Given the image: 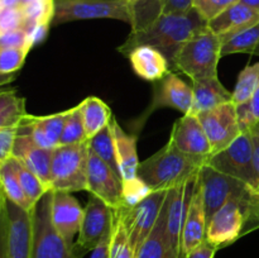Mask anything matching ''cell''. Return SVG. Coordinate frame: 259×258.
I'll list each match as a JSON object with an SVG mask.
<instances>
[{"label":"cell","mask_w":259,"mask_h":258,"mask_svg":"<svg viewBox=\"0 0 259 258\" xmlns=\"http://www.w3.org/2000/svg\"><path fill=\"white\" fill-rule=\"evenodd\" d=\"M206 25V20L195 9L181 14H162L144 29L131 32L118 51L126 56L138 46H151L163 53L172 68L181 46Z\"/></svg>","instance_id":"cell-1"},{"label":"cell","mask_w":259,"mask_h":258,"mask_svg":"<svg viewBox=\"0 0 259 258\" xmlns=\"http://www.w3.org/2000/svg\"><path fill=\"white\" fill-rule=\"evenodd\" d=\"M204 163L181 153L167 142L159 151L139 162L137 176L153 191L169 190L199 177Z\"/></svg>","instance_id":"cell-2"},{"label":"cell","mask_w":259,"mask_h":258,"mask_svg":"<svg viewBox=\"0 0 259 258\" xmlns=\"http://www.w3.org/2000/svg\"><path fill=\"white\" fill-rule=\"evenodd\" d=\"M220 58L222 40L206 25L181 46L172 68L185 73L192 81L218 77Z\"/></svg>","instance_id":"cell-3"},{"label":"cell","mask_w":259,"mask_h":258,"mask_svg":"<svg viewBox=\"0 0 259 258\" xmlns=\"http://www.w3.org/2000/svg\"><path fill=\"white\" fill-rule=\"evenodd\" d=\"M53 191L50 190L32 209V255L30 258H82L85 253L68 244L56 230L51 218Z\"/></svg>","instance_id":"cell-4"},{"label":"cell","mask_w":259,"mask_h":258,"mask_svg":"<svg viewBox=\"0 0 259 258\" xmlns=\"http://www.w3.org/2000/svg\"><path fill=\"white\" fill-rule=\"evenodd\" d=\"M89 153L90 139L81 143L56 147L51 163V190L70 194L89 191Z\"/></svg>","instance_id":"cell-5"},{"label":"cell","mask_w":259,"mask_h":258,"mask_svg":"<svg viewBox=\"0 0 259 258\" xmlns=\"http://www.w3.org/2000/svg\"><path fill=\"white\" fill-rule=\"evenodd\" d=\"M89 19H115L133 24V7L126 0H55L52 27Z\"/></svg>","instance_id":"cell-6"},{"label":"cell","mask_w":259,"mask_h":258,"mask_svg":"<svg viewBox=\"0 0 259 258\" xmlns=\"http://www.w3.org/2000/svg\"><path fill=\"white\" fill-rule=\"evenodd\" d=\"M167 191L168 190L153 191L143 201L134 206L120 205V207L116 209L125 225L126 233H128L129 240H131L132 248L136 255L158 220L162 206L166 200Z\"/></svg>","instance_id":"cell-7"},{"label":"cell","mask_w":259,"mask_h":258,"mask_svg":"<svg viewBox=\"0 0 259 258\" xmlns=\"http://www.w3.org/2000/svg\"><path fill=\"white\" fill-rule=\"evenodd\" d=\"M207 166L222 174L244 182L254 189V169H253L252 133H242L230 146L206 159Z\"/></svg>","instance_id":"cell-8"},{"label":"cell","mask_w":259,"mask_h":258,"mask_svg":"<svg viewBox=\"0 0 259 258\" xmlns=\"http://www.w3.org/2000/svg\"><path fill=\"white\" fill-rule=\"evenodd\" d=\"M197 182L201 190L207 222L228 201L242 200L249 190V186L244 182L222 174L207 164L202 166Z\"/></svg>","instance_id":"cell-9"},{"label":"cell","mask_w":259,"mask_h":258,"mask_svg":"<svg viewBox=\"0 0 259 258\" xmlns=\"http://www.w3.org/2000/svg\"><path fill=\"white\" fill-rule=\"evenodd\" d=\"M153 95L147 110L137 120V131H141L148 116L162 108H171L181 111L184 115L190 114L192 106V88L187 85L179 75L169 71L158 81L152 82Z\"/></svg>","instance_id":"cell-10"},{"label":"cell","mask_w":259,"mask_h":258,"mask_svg":"<svg viewBox=\"0 0 259 258\" xmlns=\"http://www.w3.org/2000/svg\"><path fill=\"white\" fill-rule=\"evenodd\" d=\"M211 146V154L227 148L242 134L237 120L235 104L229 101L196 115Z\"/></svg>","instance_id":"cell-11"},{"label":"cell","mask_w":259,"mask_h":258,"mask_svg":"<svg viewBox=\"0 0 259 258\" xmlns=\"http://www.w3.org/2000/svg\"><path fill=\"white\" fill-rule=\"evenodd\" d=\"M113 225L114 210L103 200L91 195L83 207V218L76 245L86 254L113 230Z\"/></svg>","instance_id":"cell-12"},{"label":"cell","mask_w":259,"mask_h":258,"mask_svg":"<svg viewBox=\"0 0 259 258\" xmlns=\"http://www.w3.org/2000/svg\"><path fill=\"white\" fill-rule=\"evenodd\" d=\"M168 142L174 144L181 153L206 163V159L211 156V146L206 133L200 123L199 118L192 114L182 115L171 131Z\"/></svg>","instance_id":"cell-13"},{"label":"cell","mask_w":259,"mask_h":258,"mask_svg":"<svg viewBox=\"0 0 259 258\" xmlns=\"http://www.w3.org/2000/svg\"><path fill=\"white\" fill-rule=\"evenodd\" d=\"M244 214L240 200H230L207 222L206 242L218 249L233 244L242 237Z\"/></svg>","instance_id":"cell-14"},{"label":"cell","mask_w":259,"mask_h":258,"mask_svg":"<svg viewBox=\"0 0 259 258\" xmlns=\"http://www.w3.org/2000/svg\"><path fill=\"white\" fill-rule=\"evenodd\" d=\"M199 177L185 184L172 187L167 191L164 200V215H166V234L172 248L181 257V233L186 219L187 210L194 195L195 186ZM182 258V257H181Z\"/></svg>","instance_id":"cell-15"},{"label":"cell","mask_w":259,"mask_h":258,"mask_svg":"<svg viewBox=\"0 0 259 258\" xmlns=\"http://www.w3.org/2000/svg\"><path fill=\"white\" fill-rule=\"evenodd\" d=\"M89 192L113 210L121 205V179L108 163L90 151L88 163Z\"/></svg>","instance_id":"cell-16"},{"label":"cell","mask_w":259,"mask_h":258,"mask_svg":"<svg viewBox=\"0 0 259 258\" xmlns=\"http://www.w3.org/2000/svg\"><path fill=\"white\" fill-rule=\"evenodd\" d=\"M5 199L9 219L8 258H30L32 255V210H25Z\"/></svg>","instance_id":"cell-17"},{"label":"cell","mask_w":259,"mask_h":258,"mask_svg":"<svg viewBox=\"0 0 259 258\" xmlns=\"http://www.w3.org/2000/svg\"><path fill=\"white\" fill-rule=\"evenodd\" d=\"M51 218L56 230L68 243L75 244V235L78 234L83 218V209L77 200L65 191H53Z\"/></svg>","instance_id":"cell-18"},{"label":"cell","mask_w":259,"mask_h":258,"mask_svg":"<svg viewBox=\"0 0 259 258\" xmlns=\"http://www.w3.org/2000/svg\"><path fill=\"white\" fill-rule=\"evenodd\" d=\"M53 149L37 146L23 128H18L13 157L19 159L28 169L37 175L40 181L51 190V163Z\"/></svg>","instance_id":"cell-19"},{"label":"cell","mask_w":259,"mask_h":258,"mask_svg":"<svg viewBox=\"0 0 259 258\" xmlns=\"http://www.w3.org/2000/svg\"><path fill=\"white\" fill-rule=\"evenodd\" d=\"M257 23H259V12L243 2H238L209 20L207 28L224 42Z\"/></svg>","instance_id":"cell-20"},{"label":"cell","mask_w":259,"mask_h":258,"mask_svg":"<svg viewBox=\"0 0 259 258\" xmlns=\"http://www.w3.org/2000/svg\"><path fill=\"white\" fill-rule=\"evenodd\" d=\"M67 114L68 109L51 115L35 116L27 114L20 123V128L29 134L37 146L46 149H55L60 146V139Z\"/></svg>","instance_id":"cell-21"},{"label":"cell","mask_w":259,"mask_h":258,"mask_svg":"<svg viewBox=\"0 0 259 258\" xmlns=\"http://www.w3.org/2000/svg\"><path fill=\"white\" fill-rule=\"evenodd\" d=\"M207 219L199 182H196L194 195L187 210L186 219L181 233V257L189 254L206 240Z\"/></svg>","instance_id":"cell-22"},{"label":"cell","mask_w":259,"mask_h":258,"mask_svg":"<svg viewBox=\"0 0 259 258\" xmlns=\"http://www.w3.org/2000/svg\"><path fill=\"white\" fill-rule=\"evenodd\" d=\"M126 56L136 75L149 82L161 80L172 70L163 53L151 46H138Z\"/></svg>","instance_id":"cell-23"},{"label":"cell","mask_w":259,"mask_h":258,"mask_svg":"<svg viewBox=\"0 0 259 258\" xmlns=\"http://www.w3.org/2000/svg\"><path fill=\"white\" fill-rule=\"evenodd\" d=\"M110 126L111 132H113L116 163H118V169L121 181L123 180L133 179V177L137 176L139 166L138 153H137L138 136L137 134L126 133L119 125L115 118H111Z\"/></svg>","instance_id":"cell-24"},{"label":"cell","mask_w":259,"mask_h":258,"mask_svg":"<svg viewBox=\"0 0 259 258\" xmlns=\"http://www.w3.org/2000/svg\"><path fill=\"white\" fill-rule=\"evenodd\" d=\"M191 88L194 100L190 114L192 115H199L200 113L232 101V93L225 89L218 77L195 80Z\"/></svg>","instance_id":"cell-25"},{"label":"cell","mask_w":259,"mask_h":258,"mask_svg":"<svg viewBox=\"0 0 259 258\" xmlns=\"http://www.w3.org/2000/svg\"><path fill=\"white\" fill-rule=\"evenodd\" d=\"M136 258H181L167 238L164 204L153 230L141 245Z\"/></svg>","instance_id":"cell-26"},{"label":"cell","mask_w":259,"mask_h":258,"mask_svg":"<svg viewBox=\"0 0 259 258\" xmlns=\"http://www.w3.org/2000/svg\"><path fill=\"white\" fill-rule=\"evenodd\" d=\"M81 109L88 139H91L95 134L108 126L113 118L110 108L96 96H89L81 101Z\"/></svg>","instance_id":"cell-27"},{"label":"cell","mask_w":259,"mask_h":258,"mask_svg":"<svg viewBox=\"0 0 259 258\" xmlns=\"http://www.w3.org/2000/svg\"><path fill=\"white\" fill-rule=\"evenodd\" d=\"M27 114L25 99L17 90L0 88V129L19 125Z\"/></svg>","instance_id":"cell-28"},{"label":"cell","mask_w":259,"mask_h":258,"mask_svg":"<svg viewBox=\"0 0 259 258\" xmlns=\"http://www.w3.org/2000/svg\"><path fill=\"white\" fill-rule=\"evenodd\" d=\"M0 186L5 197L13 201L14 204L19 205L20 207L25 210H32L33 205L25 196L24 191L22 189L19 179L17 174V166H15V158L12 157L4 166L0 168Z\"/></svg>","instance_id":"cell-29"},{"label":"cell","mask_w":259,"mask_h":258,"mask_svg":"<svg viewBox=\"0 0 259 258\" xmlns=\"http://www.w3.org/2000/svg\"><path fill=\"white\" fill-rule=\"evenodd\" d=\"M259 45V23L222 42V57L234 53L253 55Z\"/></svg>","instance_id":"cell-30"},{"label":"cell","mask_w":259,"mask_h":258,"mask_svg":"<svg viewBox=\"0 0 259 258\" xmlns=\"http://www.w3.org/2000/svg\"><path fill=\"white\" fill-rule=\"evenodd\" d=\"M259 88V62L249 65L239 73L237 85L232 93V101L238 104L247 103Z\"/></svg>","instance_id":"cell-31"},{"label":"cell","mask_w":259,"mask_h":258,"mask_svg":"<svg viewBox=\"0 0 259 258\" xmlns=\"http://www.w3.org/2000/svg\"><path fill=\"white\" fill-rule=\"evenodd\" d=\"M109 258H136V253L132 248L125 225H124L120 214L116 210H114V225L113 233H111Z\"/></svg>","instance_id":"cell-32"},{"label":"cell","mask_w":259,"mask_h":258,"mask_svg":"<svg viewBox=\"0 0 259 258\" xmlns=\"http://www.w3.org/2000/svg\"><path fill=\"white\" fill-rule=\"evenodd\" d=\"M83 141H88V138H86L82 109H81L80 103L78 105L68 109V114L66 116L65 125H63L62 136H61L60 139V146L81 143Z\"/></svg>","instance_id":"cell-33"},{"label":"cell","mask_w":259,"mask_h":258,"mask_svg":"<svg viewBox=\"0 0 259 258\" xmlns=\"http://www.w3.org/2000/svg\"><path fill=\"white\" fill-rule=\"evenodd\" d=\"M90 151L100 157L105 163H108L116 174L119 175L118 163H116L115 148H114L113 132H111L110 123L108 126L99 132L98 134L90 139ZM120 176V175H119Z\"/></svg>","instance_id":"cell-34"},{"label":"cell","mask_w":259,"mask_h":258,"mask_svg":"<svg viewBox=\"0 0 259 258\" xmlns=\"http://www.w3.org/2000/svg\"><path fill=\"white\" fill-rule=\"evenodd\" d=\"M15 158V157H14ZM15 166H17V174L18 179H19L22 189L24 191L25 196L29 200L30 204L34 206L46 192L50 191L47 186L40 181L39 177L35 174H33L30 169H28L19 159L15 158Z\"/></svg>","instance_id":"cell-35"},{"label":"cell","mask_w":259,"mask_h":258,"mask_svg":"<svg viewBox=\"0 0 259 258\" xmlns=\"http://www.w3.org/2000/svg\"><path fill=\"white\" fill-rule=\"evenodd\" d=\"M24 17L23 29L40 24V23H50L52 25L53 15H55V0H35V2L20 7Z\"/></svg>","instance_id":"cell-36"},{"label":"cell","mask_w":259,"mask_h":258,"mask_svg":"<svg viewBox=\"0 0 259 258\" xmlns=\"http://www.w3.org/2000/svg\"><path fill=\"white\" fill-rule=\"evenodd\" d=\"M153 192V190L138 176L121 181V205L134 206L143 201Z\"/></svg>","instance_id":"cell-37"},{"label":"cell","mask_w":259,"mask_h":258,"mask_svg":"<svg viewBox=\"0 0 259 258\" xmlns=\"http://www.w3.org/2000/svg\"><path fill=\"white\" fill-rule=\"evenodd\" d=\"M243 214H244V225H243V235L259 229V192L249 187L247 194L242 200Z\"/></svg>","instance_id":"cell-38"},{"label":"cell","mask_w":259,"mask_h":258,"mask_svg":"<svg viewBox=\"0 0 259 258\" xmlns=\"http://www.w3.org/2000/svg\"><path fill=\"white\" fill-rule=\"evenodd\" d=\"M29 48L0 47V73L15 75L24 65Z\"/></svg>","instance_id":"cell-39"},{"label":"cell","mask_w":259,"mask_h":258,"mask_svg":"<svg viewBox=\"0 0 259 258\" xmlns=\"http://www.w3.org/2000/svg\"><path fill=\"white\" fill-rule=\"evenodd\" d=\"M238 2L240 0H192V7L206 22H209L223 10Z\"/></svg>","instance_id":"cell-40"},{"label":"cell","mask_w":259,"mask_h":258,"mask_svg":"<svg viewBox=\"0 0 259 258\" xmlns=\"http://www.w3.org/2000/svg\"><path fill=\"white\" fill-rule=\"evenodd\" d=\"M19 125L0 129V168L13 157V149Z\"/></svg>","instance_id":"cell-41"},{"label":"cell","mask_w":259,"mask_h":258,"mask_svg":"<svg viewBox=\"0 0 259 258\" xmlns=\"http://www.w3.org/2000/svg\"><path fill=\"white\" fill-rule=\"evenodd\" d=\"M24 25L20 8H0V33L19 29Z\"/></svg>","instance_id":"cell-42"},{"label":"cell","mask_w":259,"mask_h":258,"mask_svg":"<svg viewBox=\"0 0 259 258\" xmlns=\"http://www.w3.org/2000/svg\"><path fill=\"white\" fill-rule=\"evenodd\" d=\"M0 47L7 48H32L28 43V34L23 28L0 33Z\"/></svg>","instance_id":"cell-43"},{"label":"cell","mask_w":259,"mask_h":258,"mask_svg":"<svg viewBox=\"0 0 259 258\" xmlns=\"http://www.w3.org/2000/svg\"><path fill=\"white\" fill-rule=\"evenodd\" d=\"M235 110H237V120L240 132H242V133L250 132V129L258 123L254 114H253L250 101L238 104V105H235Z\"/></svg>","instance_id":"cell-44"},{"label":"cell","mask_w":259,"mask_h":258,"mask_svg":"<svg viewBox=\"0 0 259 258\" xmlns=\"http://www.w3.org/2000/svg\"><path fill=\"white\" fill-rule=\"evenodd\" d=\"M52 25L50 23H40V24L32 25V27L27 28L25 32L28 34V43H29V47L33 48L35 46L40 45L43 40L47 38L48 30Z\"/></svg>","instance_id":"cell-45"},{"label":"cell","mask_w":259,"mask_h":258,"mask_svg":"<svg viewBox=\"0 0 259 258\" xmlns=\"http://www.w3.org/2000/svg\"><path fill=\"white\" fill-rule=\"evenodd\" d=\"M8 232H9V219H8L5 199L0 212V258H8Z\"/></svg>","instance_id":"cell-46"},{"label":"cell","mask_w":259,"mask_h":258,"mask_svg":"<svg viewBox=\"0 0 259 258\" xmlns=\"http://www.w3.org/2000/svg\"><path fill=\"white\" fill-rule=\"evenodd\" d=\"M162 14H181L187 13L192 7V0H161Z\"/></svg>","instance_id":"cell-47"},{"label":"cell","mask_w":259,"mask_h":258,"mask_svg":"<svg viewBox=\"0 0 259 258\" xmlns=\"http://www.w3.org/2000/svg\"><path fill=\"white\" fill-rule=\"evenodd\" d=\"M217 252L218 248L205 240V242L202 243L201 245H199L196 249H194L192 252H190L189 254L185 255V258H214L215 253Z\"/></svg>","instance_id":"cell-48"},{"label":"cell","mask_w":259,"mask_h":258,"mask_svg":"<svg viewBox=\"0 0 259 258\" xmlns=\"http://www.w3.org/2000/svg\"><path fill=\"white\" fill-rule=\"evenodd\" d=\"M111 230L109 234H106L103 239L100 240L98 245L91 250L90 258H109V250H110V240H111Z\"/></svg>","instance_id":"cell-49"},{"label":"cell","mask_w":259,"mask_h":258,"mask_svg":"<svg viewBox=\"0 0 259 258\" xmlns=\"http://www.w3.org/2000/svg\"><path fill=\"white\" fill-rule=\"evenodd\" d=\"M253 142V169H254V180L255 187L259 186V137L255 134H252Z\"/></svg>","instance_id":"cell-50"},{"label":"cell","mask_w":259,"mask_h":258,"mask_svg":"<svg viewBox=\"0 0 259 258\" xmlns=\"http://www.w3.org/2000/svg\"><path fill=\"white\" fill-rule=\"evenodd\" d=\"M249 101H250V106H252L253 114H254L257 121H259V88L257 89V91H255L254 95L252 96V99H250Z\"/></svg>","instance_id":"cell-51"},{"label":"cell","mask_w":259,"mask_h":258,"mask_svg":"<svg viewBox=\"0 0 259 258\" xmlns=\"http://www.w3.org/2000/svg\"><path fill=\"white\" fill-rule=\"evenodd\" d=\"M22 0H0V8H20Z\"/></svg>","instance_id":"cell-52"},{"label":"cell","mask_w":259,"mask_h":258,"mask_svg":"<svg viewBox=\"0 0 259 258\" xmlns=\"http://www.w3.org/2000/svg\"><path fill=\"white\" fill-rule=\"evenodd\" d=\"M15 75H2L0 73V88H5L7 85H9L12 81H14Z\"/></svg>","instance_id":"cell-53"},{"label":"cell","mask_w":259,"mask_h":258,"mask_svg":"<svg viewBox=\"0 0 259 258\" xmlns=\"http://www.w3.org/2000/svg\"><path fill=\"white\" fill-rule=\"evenodd\" d=\"M240 2H243L244 4L249 5L250 8H253V9H255L257 12H259V0H240Z\"/></svg>","instance_id":"cell-54"},{"label":"cell","mask_w":259,"mask_h":258,"mask_svg":"<svg viewBox=\"0 0 259 258\" xmlns=\"http://www.w3.org/2000/svg\"><path fill=\"white\" fill-rule=\"evenodd\" d=\"M250 133L252 134H255V136H258L259 137V121L257 124H255L254 126H253L252 129H250Z\"/></svg>","instance_id":"cell-55"},{"label":"cell","mask_w":259,"mask_h":258,"mask_svg":"<svg viewBox=\"0 0 259 258\" xmlns=\"http://www.w3.org/2000/svg\"><path fill=\"white\" fill-rule=\"evenodd\" d=\"M3 202H4V192H3L2 186H0V212H2V206Z\"/></svg>","instance_id":"cell-56"},{"label":"cell","mask_w":259,"mask_h":258,"mask_svg":"<svg viewBox=\"0 0 259 258\" xmlns=\"http://www.w3.org/2000/svg\"><path fill=\"white\" fill-rule=\"evenodd\" d=\"M32 2H35V0H22V7L25 4H29V3H32Z\"/></svg>","instance_id":"cell-57"},{"label":"cell","mask_w":259,"mask_h":258,"mask_svg":"<svg viewBox=\"0 0 259 258\" xmlns=\"http://www.w3.org/2000/svg\"><path fill=\"white\" fill-rule=\"evenodd\" d=\"M253 55H257V56H259V45H258V47L255 48V50H254V52H253Z\"/></svg>","instance_id":"cell-58"},{"label":"cell","mask_w":259,"mask_h":258,"mask_svg":"<svg viewBox=\"0 0 259 258\" xmlns=\"http://www.w3.org/2000/svg\"><path fill=\"white\" fill-rule=\"evenodd\" d=\"M128 3H131V4H133V3H137V2H141V0H126Z\"/></svg>","instance_id":"cell-59"},{"label":"cell","mask_w":259,"mask_h":258,"mask_svg":"<svg viewBox=\"0 0 259 258\" xmlns=\"http://www.w3.org/2000/svg\"><path fill=\"white\" fill-rule=\"evenodd\" d=\"M253 190H255V191H257V192H259V186L257 187V189H253Z\"/></svg>","instance_id":"cell-60"}]
</instances>
